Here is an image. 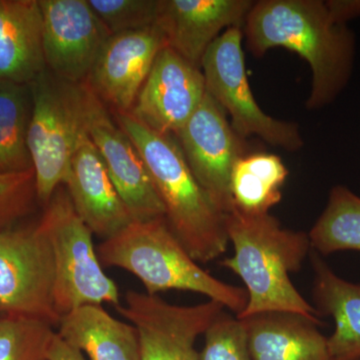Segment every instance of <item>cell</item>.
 <instances>
[{"mask_svg": "<svg viewBox=\"0 0 360 360\" xmlns=\"http://www.w3.org/2000/svg\"><path fill=\"white\" fill-rule=\"evenodd\" d=\"M111 115L141 153L168 226L189 255L198 264L224 255L229 243L225 214L194 177L176 136L149 129L129 113Z\"/></svg>", "mask_w": 360, "mask_h": 360, "instance_id": "obj_3", "label": "cell"}, {"mask_svg": "<svg viewBox=\"0 0 360 360\" xmlns=\"http://www.w3.org/2000/svg\"><path fill=\"white\" fill-rule=\"evenodd\" d=\"M250 0H161L158 25L167 46L201 68L208 47L224 28L243 27Z\"/></svg>", "mask_w": 360, "mask_h": 360, "instance_id": "obj_16", "label": "cell"}, {"mask_svg": "<svg viewBox=\"0 0 360 360\" xmlns=\"http://www.w3.org/2000/svg\"><path fill=\"white\" fill-rule=\"evenodd\" d=\"M103 267H118L134 274L146 293L191 291L240 314L248 304L245 288L222 283L201 269L168 226L165 217L134 221L96 248Z\"/></svg>", "mask_w": 360, "mask_h": 360, "instance_id": "obj_4", "label": "cell"}, {"mask_svg": "<svg viewBox=\"0 0 360 360\" xmlns=\"http://www.w3.org/2000/svg\"><path fill=\"white\" fill-rule=\"evenodd\" d=\"M30 86L32 110L27 143L37 200L44 207L65 184L78 141L86 132L84 90L82 82H65L47 70Z\"/></svg>", "mask_w": 360, "mask_h": 360, "instance_id": "obj_6", "label": "cell"}, {"mask_svg": "<svg viewBox=\"0 0 360 360\" xmlns=\"http://www.w3.org/2000/svg\"><path fill=\"white\" fill-rule=\"evenodd\" d=\"M63 186L80 219L103 240L134 221L86 132L78 141Z\"/></svg>", "mask_w": 360, "mask_h": 360, "instance_id": "obj_15", "label": "cell"}, {"mask_svg": "<svg viewBox=\"0 0 360 360\" xmlns=\"http://www.w3.org/2000/svg\"><path fill=\"white\" fill-rule=\"evenodd\" d=\"M288 170L279 156L255 153L239 158L231 177L232 210L248 215L269 213L281 202Z\"/></svg>", "mask_w": 360, "mask_h": 360, "instance_id": "obj_21", "label": "cell"}, {"mask_svg": "<svg viewBox=\"0 0 360 360\" xmlns=\"http://www.w3.org/2000/svg\"><path fill=\"white\" fill-rule=\"evenodd\" d=\"M82 90L85 131L103 158L132 219L149 221L165 217V206L134 141L85 82Z\"/></svg>", "mask_w": 360, "mask_h": 360, "instance_id": "obj_10", "label": "cell"}, {"mask_svg": "<svg viewBox=\"0 0 360 360\" xmlns=\"http://www.w3.org/2000/svg\"><path fill=\"white\" fill-rule=\"evenodd\" d=\"M226 115L206 91L191 120L175 134L194 177L224 214L233 208L232 170L246 155L245 139L234 131Z\"/></svg>", "mask_w": 360, "mask_h": 360, "instance_id": "obj_11", "label": "cell"}, {"mask_svg": "<svg viewBox=\"0 0 360 360\" xmlns=\"http://www.w3.org/2000/svg\"><path fill=\"white\" fill-rule=\"evenodd\" d=\"M248 335L251 360H333L323 322L290 312H264L239 319Z\"/></svg>", "mask_w": 360, "mask_h": 360, "instance_id": "obj_17", "label": "cell"}, {"mask_svg": "<svg viewBox=\"0 0 360 360\" xmlns=\"http://www.w3.org/2000/svg\"><path fill=\"white\" fill-rule=\"evenodd\" d=\"M165 46L158 25L110 35L85 82L111 113H129Z\"/></svg>", "mask_w": 360, "mask_h": 360, "instance_id": "obj_14", "label": "cell"}, {"mask_svg": "<svg viewBox=\"0 0 360 360\" xmlns=\"http://www.w3.org/2000/svg\"><path fill=\"white\" fill-rule=\"evenodd\" d=\"M241 42V28L231 27L208 47L201 60L206 91L231 116L239 136L255 135L270 146L298 150L303 139L297 124L266 115L253 97Z\"/></svg>", "mask_w": 360, "mask_h": 360, "instance_id": "obj_7", "label": "cell"}, {"mask_svg": "<svg viewBox=\"0 0 360 360\" xmlns=\"http://www.w3.org/2000/svg\"><path fill=\"white\" fill-rule=\"evenodd\" d=\"M310 246L319 255L360 251V198L345 186H335L328 205L309 233Z\"/></svg>", "mask_w": 360, "mask_h": 360, "instance_id": "obj_23", "label": "cell"}, {"mask_svg": "<svg viewBox=\"0 0 360 360\" xmlns=\"http://www.w3.org/2000/svg\"><path fill=\"white\" fill-rule=\"evenodd\" d=\"M37 222L51 246L54 307L58 316L84 305L122 304L117 285L104 272L94 233L80 219L65 186L44 206Z\"/></svg>", "mask_w": 360, "mask_h": 360, "instance_id": "obj_5", "label": "cell"}, {"mask_svg": "<svg viewBox=\"0 0 360 360\" xmlns=\"http://www.w3.org/2000/svg\"><path fill=\"white\" fill-rule=\"evenodd\" d=\"M0 311L34 317L58 328L53 255L37 224L0 231Z\"/></svg>", "mask_w": 360, "mask_h": 360, "instance_id": "obj_8", "label": "cell"}, {"mask_svg": "<svg viewBox=\"0 0 360 360\" xmlns=\"http://www.w3.org/2000/svg\"><path fill=\"white\" fill-rule=\"evenodd\" d=\"M32 110L30 84L0 82V174L32 169L27 143Z\"/></svg>", "mask_w": 360, "mask_h": 360, "instance_id": "obj_22", "label": "cell"}, {"mask_svg": "<svg viewBox=\"0 0 360 360\" xmlns=\"http://www.w3.org/2000/svg\"><path fill=\"white\" fill-rule=\"evenodd\" d=\"M312 300L319 317L329 315L335 329L328 338L333 360H360V283L336 276L319 253L311 257Z\"/></svg>", "mask_w": 360, "mask_h": 360, "instance_id": "obj_20", "label": "cell"}, {"mask_svg": "<svg viewBox=\"0 0 360 360\" xmlns=\"http://www.w3.org/2000/svg\"><path fill=\"white\" fill-rule=\"evenodd\" d=\"M205 94V75L200 66L165 46L129 115L149 129L175 135L191 120Z\"/></svg>", "mask_w": 360, "mask_h": 360, "instance_id": "obj_13", "label": "cell"}, {"mask_svg": "<svg viewBox=\"0 0 360 360\" xmlns=\"http://www.w3.org/2000/svg\"><path fill=\"white\" fill-rule=\"evenodd\" d=\"M246 44L253 56L283 47L307 61L312 72L307 108L317 110L335 101L347 84L354 56V39L345 25L331 18L321 0H260L245 25Z\"/></svg>", "mask_w": 360, "mask_h": 360, "instance_id": "obj_1", "label": "cell"}, {"mask_svg": "<svg viewBox=\"0 0 360 360\" xmlns=\"http://www.w3.org/2000/svg\"><path fill=\"white\" fill-rule=\"evenodd\" d=\"M46 70L72 84L86 82L111 33L89 0H39Z\"/></svg>", "mask_w": 360, "mask_h": 360, "instance_id": "obj_12", "label": "cell"}, {"mask_svg": "<svg viewBox=\"0 0 360 360\" xmlns=\"http://www.w3.org/2000/svg\"><path fill=\"white\" fill-rule=\"evenodd\" d=\"M116 309L136 328L142 360H200L196 340L225 309L213 300L179 307L158 295L129 290Z\"/></svg>", "mask_w": 360, "mask_h": 360, "instance_id": "obj_9", "label": "cell"}, {"mask_svg": "<svg viewBox=\"0 0 360 360\" xmlns=\"http://www.w3.org/2000/svg\"><path fill=\"white\" fill-rule=\"evenodd\" d=\"M45 70L39 0H0V82L30 84Z\"/></svg>", "mask_w": 360, "mask_h": 360, "instance_id": "obj_18", "label": "cell"}, {"mask_svg": "<svg viewBox=\"0 0 360 360\" xmlns=\"http://www.w3.org/2000/svg\"><path fill=\"white\" fill-rule=\"evenodd\" d=\"M39 205L34 170L0 174V231L15 226Z\"/></svg>", "mask_w": 360, "mask_h": 360, "instance_id": "obj_27", "label": "cell"}, {"mask_svg": "<svg viewBox=\"0 0 360 360\" xmlns=\"http://www.w3.org/2000/svg\"><path fill=\"white\" fill-rule=\"evenodd\" d=\"M326 4L333 20L340 25L360 16V0H329Z\"/></svg>", "mask_w": 360, "mask_h": 360, "instance_id": "obj_28", "label": "cell"}, {"mask_svg": "<svg viewBox=\"0 0 360 360\" xmlns=\"http://www.w3.org/2000/svg\"><path fill=\"white\" fill-rule=\"evenodd\" d=\"M56 333L49 322L0 311V360H49Z\"/></svg>", "mask_w": 360, "mask_h": 360, "instance_id": "obj_24", "label": "cell"}, {"mask_svg": "<svg viewBox=\"0 0 360 360\" xmlns=\"http://www.w3.org/2000/svg\"><path fill=\"white\" fill-rule=\"evenodd\" d=\"M200 360H251L243 321L222 310L205 330Z\"/></svg>", "mask_w": 360, "mask_h": 360, "instance_id": "obj_26", "label": "cell"}, {"mask_svg": "<svg viewBox=\"0 0 360 360\" xmlns=\"http://www.w3.org/2000/svg\"><path fill=\"white\" fill-rule=\"evenodd\" d=\"M49 360H89L77 348L72 347L70 343L58 335L56 333L52 340L51 348L49 352Z\"/></svg>", "mask_w": 360, "mask_h": 360, "instance_id": "obj_29", "label": "cell"}, {"mask_svg": "<svg viewBox=\"0 0 360 360\" xmlns=\"http://www.w3.org/2000/svg\"><path fill=\"white\" fill-rule=\"evenodd\" d=\"M58 335L89 360H142L139 333L103 305L78 307L60 317Z\"/></svg>", "mask_w": 360, "mask_h": 360, "instance_id": "obj_19", "label": "cell"}, {"mask_svg": "<svg viewBox=\"0 0 360 360\" xmlns=\"http://www.w3.org/2000/svg\"><path fill=\"white\" fill-rule=\"evenodd\" d=\"M111 35L158 25L161 0H89Z\"/></svg>", "mask_w": 360, "mask_h": 360, "instance_id": "obj_25", "label": "cell"}, {"mask_svg": "<svg viewBox=\"0 0 360 360\" xmlns=\"http://www.w3.org/2000/svg\"><path fill=\"white\" fill-rule=\"evenodd\" d=\"M225 229L234 255L221 265L243 279L248 292V304L238 319L290 312L321 321L290 281L311 248L309 234L284 229L269 213L248 215L234 210L225 214Z\"/></svg>", "mask_w": 360, "mask_h": 360, "instance_id": "obj_2", "label": "cell"}]
</instances>
